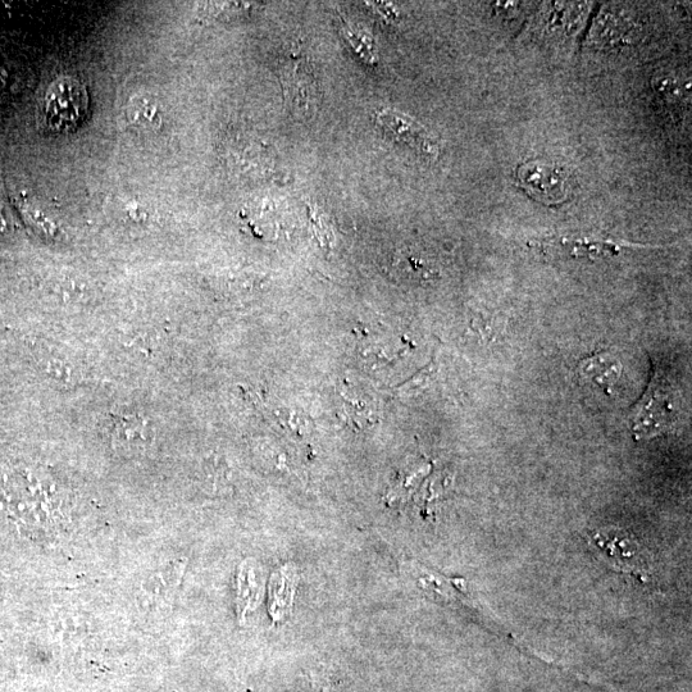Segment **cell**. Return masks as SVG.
<instances>
[{"label":"cell","mask_w":692,"mask_h":692,"mask_svg":"<svg viewBox=\"0 0 692 692\" xmlns=\"http://www.w3.org/2000/svg\"><path fill=\"white\" fill-rule=\"evenodd\" d=\"M675 390L666 373L653 364L648 389L632 408L631 430L636 440L650 439L666 432L676 421Z\"/></svg>","instance_id":"obj_1"},{"label":"cell","mask_w":692,"mask_h":692,"mask_svg":"<svg viewBox=\"0 0 692 692\" xmlns=\"http://www.w3.org/2000/svg\"><path fill=\"white\" fill-rule=\"evenodd\" d=\"M88 91L80 81L61 77L45 91L42 115L45 126L54 132L75 130L88 113Z\"/></svg>","instance_id":"obj_2"},{"label":"cell","mask_w":692,"mask_h":692,"mask_svg":"<svg viewBox=\"0 0 692 692\" xmlns=\"http://www.w3.org/2000/svg\"><path fill=\"white\" fill-rule=\"evenodd\" d=\"M518 181L532 198L546 204L563 202L571 193V181L563 168L546 162H530L519 168Z\"/></svg>","instance_id":"obj_3"},{"label":"cell","mask_w":692,"mask_h":692,"mask_svg":"<svg viewBox=\"0 0 692 692\" xmlns=\"http://www.w3.org/2000/svg\"><path fill=\"white\" fill-rule=\"evenodd\" d=\"M550 245L562 256L589 261L618 257L628 249L645 248L644 245L595 235H562L550 240Z\"/></svg>","instance_id":"obj_4"},{"label":"cell","mask_w":692,"mask_h":692,"mask_svg":"<svg viewBox=\"0 0 692 692\" xmlns=\"http://www.w3.org/2000/svg\"><path fill=\"white\" fill-rule=\"evenodd\" d=\"M282 86L286 102L299 115H309L318 104V85L311 68L303 61L290 62L282 68Z\"/></svg>","instance_id":"obj_5"},{"label":"cell","mask_w":692,"mask_h":692,"mask_svg":"<svg viewBox=\"0 0 692 692\" xmlns=\"http://www.w3.org/2000/svg\"><path fill=\"white\" fill-rule=\"evenodd\" d=\"M379 121L399 143L407 145L414 152L430 158L439 156L440 145L436 138L412 117L395 111H382Z\"/></svg>","instance_id":"obj_6"},{"label":"cell","mask_w":692,"mask_h":692,"mask_svg":"<svg viewBox=\"0 0 692 692\" xmlns=\"http://www.w3.org/2000/svg\"><path fill=\"white\" fill-rule=\"evenodd\" d=\"M623 366L616 355L599 352L582 359L577 367L578 379L593 384L604 393L612 394V389L621 380Z\"/></svg>","instance_id":"obj_7"},{"label":"cell","mask_w":692,"mask_h":692,"mask_svg":"<svg viewBox=\"0 0 692 692\" xmlns=\"http://www.w3.org/2000/svg\"><path fill=\"white\" fill-rule=\"evenodd\" d=\"M127 124L139 132L149 134L162 127V109L156 98L149 94L132 95L125 108Z\"/></svg>","instance_id":"obj_8"},{"label":"cell","mask_w":692,"mask_h":692,"mask_svg":"<svg viewBox=\"0 0 692 692\" xmlns=\"http://www.w3.org/2000/svg\"><path fill=\"white\" fill-rule=\"evenodd\" d=\"M594 541L619 569L623 571L637 572L636 564H644V559L639 552V545L635 541H628L626 537H608L603 534L594 535Z\"/></svg>","instance_id":"obj_9"},{"label":"cell","mask_w":692,"mask_h":692,"mask_svg":"<svg viewBox=\"0 0 692 692\" xmlns=\"http://www.w3.org/2000/svg\"><path fill=\"white\" fill-rule=\"evenodd\" d=\"M15 202L18 211H20L25 221L29 223L38 234L48 239H57L59 236V227L56 222L50 218L42 208L25 193L17 194Z\"/></svg>","instance_id":"obj_10"},{"label":"cell","mask_w":692,"mask_h":692,"mask_svg":"<svg viewBox=\"0 0 692 692\" xmlns=\"http://www.w3.org/2000/svg\"><path fill=\"white\" fill-rule=\"evenodd\" d=\"M258 595V585L254 568L245 563L239 575V607L240 613L253 608Z\"/></svg>","instance_id":"obj_11"},{"label":"cell","mask_w":692,"mask_h":692,"mask_svg":"<svg viewBox=\"0 0 692 692\" xmlns=\"http://www.w3.org/2000/svg\"><path fill=\"white\" fill-rule=\"evenodd\" d=\"M280 585L273 587L272 591V605H273V616L279 618L280 610L288 607L291 602V593H293V586H291V581L288 575H282L279 582Z\"/></svg>","instance_id":"obj_12"},{"label":"cell","mask_w":692,"mask_h":692,"mask_svg":"<svg viewBox=\"0 0 692 692\" xmlns=\"http://www.w3.org/2000/svg\"><path fill=\"white\" fill-rule=\"evenodd\" d=\"M249 6V3L212 2L200 3L199 9L206 16L221 17L235 15V13L245 11V9H248Z\"/></svg>","instance_id":"obj_13"},{"label":"cell","mask_w":692,"mask_h":692,"mask_svg":"<svg viewBox=\"0 0 692 692\" xmlns=\"http://www.w3.org/2000/svg\"><path fill=\"white\" fill-rule=\"evenodd\" d=\"M9 75L6 66L0 58V91L4 90L8 86Z\"/></svg>","instance_id":"obj_14"},{"label":"cell","mask_w":692,"mask_h":692,"mask_svg":"<svg viewBox=\"0 0 692 692\" xmlns=\"http://www.w3.org/2000/svg\"><path fill=\"white\" fill-rule=\"evenodd\" d=\"M9 231V223L3 209L0 208V234H7Z\"/></svg>","instance_id":"obj_15"}]
</instances>
